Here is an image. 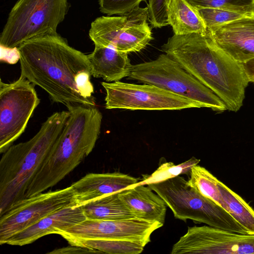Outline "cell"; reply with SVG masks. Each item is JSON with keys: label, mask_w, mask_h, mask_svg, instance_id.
Masks as SVG:
<instances>
[{"label": "cell", "mask_w": 254, "mask_h": 254, "mask_svg": "<svg viewBox=\"0 0 254 254\" xmlns=\"http://www.w3.org/2000/svg\"><path fill=\"white\" fill-rule=\"evenodd\" d=\"M17 49L20 75L44 89L53 102L66 108L95 106L87 55L70 46L59 34L35 37Z\"/></svg>", "instance_id": "6da1fadb"}, {"label": "cell", "mask_w": 254, "mask_h": 254, "mask_svg": "<svg viewBox=\"0 0 254 254\" xmlns=\"http://www.w3.org/2000/svg\"><path fill=\"white\" fill-rule=\"evenodd\" d=\"M162 51L214 93L227 110L238 111L243 105L249 80L241 63L205 34L174 35Z\"/></svg>", "instance_id": "7a4b0ae2"}, {"label": "cell", "mask_w": 254, "mask_h": 254, "mask_svg": "<svg viewBox=\"0 0 254 254\" xmlns=\"http://www.w3.org/2000/svg\"><path fill=\"white\" fill-rule=\"evenodd\" d=\"M68 118L42 166L28 186L25 198L54 187L72 171L94 149L102 115L95 106L67 108Z\"/></svg>", "instance_id": "3957f363"}, {"label": "cell", "mask_w": 254, "mask_h": 254, "mask_svg": "<svg viewBox=\"0 0 254 254\" xmlns=\"http://www.w3.org/2000/svg\"><path fill=\"white\" fill-rule=\"evenodd\" d=\"M69 115L54 113L31 139L10 146L0 161V215L25 198L28 186L37 174L62 132Z\"/></svg>", "instance_id": "277c9868"}, {"label": "cell", "mask_w": 254, "mask_h": 254, "mask_svg": "<svg viewBox=\"0 0 254 254\" xmlns=\"http://www.w3.org/2000/svg\"><path fill=\"white\" fill-rule=\"evenodd\" d=\"M147 186L164 200L176 219L185 222L191 220L232 232L247 234L221 206L189 185L183 177L178 176Z\"/></svg>", "instance_id": "5b68a950"}, {"label": "cell", "mask_w": 254, "mask_h": 254, "mask_svg": "<svg viewBox=\"0 0 254 254\" xmlns=\"http://www.w3.org/2000/svg\"><path fill=\"white\" fill-rule=\"evenodd\" d=\"M68 7V0H18L0 34V47L14 49L35 37L57 33Z\"/></svg>", "instance_id": "8992f818"}, {"label": "cell", "mask_w": 254, "mask_h": 254, "mask_svg": "<svg viewBox=\"0 0 254 254\" xmlns=\"http://www.w3.org/2000/svg\"><path fill=\"white\" fill-rule=\"evenodd\" d=\"M128 77L190 99L202 108L218 112L227 110L220 98L165 53L153 61L132 65Z\"/></svg>", "instance_id": "52a82bcc"}, {"label": "cell", "mask_w": 254, "mask_h": 254, "mask_svg": "<svg viewBox=\"0 0 254 254\" xmlns=\"http://www.w3.org/2000/svg\"><path fill=\"white\" fill-rule=\"evenodd\" d=\"M147 7L139 6L119 16H101L91 24L90 39L95 45L129 53L139 52L153 39L147 22Z\"/></svg>", "instance_id": "ba28073f"}, {"label": "cell", "mask_w": 254, "mask_h": 254, "mask_svg": "<svg viewBox=\"0 0 254 254\" xmlns=\"http://www.w3.org/2000/svg\"><path fill=\"white\" fill-rule=\"evenodd\" d=\"M105 108L130 110H180L202 108L200 104L154 85L102 82Z\"/></svg>", "instance_id": "9c48e42d"}, {"label": "cell", "mask_w": 254, "mask_h": 254, "mask_svg": "<svg viewBox=\"0 0 254 254\" xmlns=\"http://www.w3.org/2000/svg\"><path fill=\"white\" fill-rule=\"evenodd\" d=\"M35 85L20 75L10 83L0 81V153H4L24 132L40 103Z\"/></svg>", "instance_id": "30bf717a"}, {"label": "cell", "mask_w": 254, "mask_h": 254, "mask_svg": "<svg viewBox=\"0 0 254 254\" xmlns=\"http://www.w3.org/2000/svg\"><path fill=\"white\" fill-rule=\"evenodd\" d=\"M75 206L71 186L42 192L15 202L0 215V244L47 216L66 207Z\"/></svg>", "instance_id": "8fae6325"}, {"label": "cell", "mask_w": 254, "mask_h": 254, "mask_svg": "<svg viewBox=\"0 0 254 254\" xmlns=\"http://www.w3.org/2000/svg\"><path fill=\"white\" fill-rule=\"evenodd\" d=\"M171 254H254V235L209 226L188 227L173 246Z\"/></svg>", "instance_id": "7c38bea8"}, {"label": "cell", "mask_w": 254, "mask_h": 254, "mask_svg": "<svg viewBox=\"0 0 254 254\" xmlns=\"http://www.w3.org/2000/svg\"><path fill=\"white\" fill-rule=\"evenodd\" d=\"M157 222L137 218L124 220H97L86 218L72 227L60 230L57 234L69 239H113L150 242L152 233L163 226Z\"/></svg>", "instance_id": "4fadbf2b"}, {"label": "cell", "mask_w": 254, "mask_h": 254, "mask_svg": "<svg viewBox=\"0 0 254 254\" xmlns=\"http://www.w3.org/2000/svg\"><path fill=\"white\" fill-rule=\"evenodd\" d=\"M215 43L237 62L254 58V17L246 16L207 29Z\"/></svg>", "instance_id": "5bb4252c"}, {"label": "cell", "mask_w": 254, "mask_h": 254, "mask_svg": "<svg viewBox=\"0 0 254 254\" xmlns=\"http://www.w3.org/2000/svg\"><path fill=\"white\" fill-rule=\"evenodd\" d=\"M139 182L138 178L120 172L89 173L71 184L75 206L119 192Z\"/></svg>", "instance_id": "9a60e30c"}, {"label": "cell", "mask_w": 254, "mask_h": 254, "mask_svg": "<svg viewBox=\"0 0 254 254\" xmlns=\"http://www.w3.org/2000/svg\"><path fill=\"white\" fill-rule=\"evenodd\" d=\"M86 219L80 206H70L57 211L10 237L5 244L22 246L39 239L80 223Z\"/></svg>", "instance_id": "2e32d148"}, {"label": "cell", "mask_w": 254, "mask_h": 254, "mask_svg": "<svg viewBox=\"0 0 254 254\" xmlns=\"http://www.w3.org/2000/svg\"><path fill=\"white\" fill-rule=\"evenodd\" d=\"M145 186H130L119 191V197L136 218L164 225L167 205L158 194Z\"/></svg>", "instance_id": "e0dca14e"}, {"label": "cell", "mask_w": 254, "mask_h": 254, "mask_svg": "<svg viewBox=\"0 0 254 254\" xmlns=\"http://www.w3.org/2000/svg\"><path fill=\"white\" fill-rule=\"evenodd\" d=\"M87 57L91 75L108 82L119 81L128 77L131 71L132 65L128 53L111 47L95 45L93 51Z\"/></svg>", "instance_id": "ac0fdd59"}, {"label": "cell", "mask_w": 254, "mask_h": 254, "mask_svg": "<svg viewBox=\"0 0 254 254\" xmlns=\"http://www.w3.org/2000/svg\"><path fill=\"white\" fill-rule=\"evenodd\" d=\"M167 20L176 35L207 32L197 10L186 0H170L167 7Z\"/></svg>", "instance_id": "d6986e66"}, {"label": "cell", "mask_w": 254, "mask_h": 254, "mask_svg": "<svg viewBox=\"0 0 254 254\" xmlns=\"http://www.w3.org/2000/svg\"><path fill=\"white\" fill-rule=\"evenodd\" d=\"M80 207L87 219L124 220L136 218L120 199L119 192L101 196Z\"/></svg>", "instance_id": "ffe728a7"}, {"label": "cell", "mask_w": 254, "mask_h": 254, "mask_svg": "<svg viewBox=\"0 0 254 254\" xmlns=\"http://www.w3.org/2000/svg\"><path fill=\"white\" fill-rule=\"evenodd\" d=\"M218 186L223 201L222 207L245 229L247 234L254 235V210L219 180Z\"/></svg>", "instance_id": "44dd1931"}, {"label": "cell", "mask_w": 254, "mask_h": 254, "mask_svg": "<svg viewBox=\"0 0 254 254\" xmlns=\"http://www.w3.org/2000/svg\"><path fill=\"white\" fill-rule=\"evenodd\" d=\"M66 241L70 245L110 254H139L146 246L140 242L123 239H69Z\"/></svg>", "instance_id": "7402d4cb"}, {"label": "cell", "mask_w": 254, "mask_h": 254, "mask_svg": "<svg viewBox=\"0 0 254 254\" xmlns=\"http://www.w3.org/2000/svg\"><path fill=\"white\" fill-rule=\"evenodd\" d=\"M190 174L188 184L222 206L223 201L218 186L219 180L198 164L192 167Z\"/></svg>", "instance_id": "603a6c76"}, {"label": "cell", "mask_w": 254, "mask_h": 254, "mask_svg": "<svg viewBox=\"0 0 254 254\" xmlns=\"http://www.w3.org/2000/svg\"><path fill=\"white\" fill-rule=\"evenodd\" d=\"M199 159L192 157L189 160L179 164L174 165L172 162H166L160 166L151 175L144 176L143 179L135 185H147L150 184L160 182L181 175L190 173L194 166L197 165Z\"/></svg>", "instance_id": "cb8c5ba5"}, {"label": "cell", "mask_w": 254, "mask_h": 254, "mask_svg": "<svg viewBox=\"0 0 254 254\" xmlns=\"http://www.w3.org/2000/svg\"><path fill=\"white\" fill-rule=\"evenodd\" d=\"M196 9L217 8L252 16L253 0H186Z\"/></svg>", "instance_id": "d4e9b609"}, {"label": "cell", "mask_w": 254, "mask_h": 254, "mask_svg": "<svg viewBox=\"0 0 254 254\" xmlns=\"http://www.w3.org/2000/svg\"><path fill=\"white\" fill-rule=\"evenodd\" d=\"M197 10L207 29L220 26L247 16L238 12L217 8L207 7Z\"/></svg>", "instance_id": "484cf974"}, {"label": "cell", "mask_w": 254, "mask_h": 254, "mask_svg": "<svg viewBox=\"0 0 254 254\" xmlns=\"http://www.w3.org/2000/svg\"><path fill=\"white\" fill-rule=\"evenodd\" d=\"M146 0H99L100 10L109 16L123 15L139 6Z\"/></svg>", "instance_id": "4316f807"}, {"label": "cell", "mask_w": 254, "mask_h": 254, "mask_svg": "<svg viewBox=\"0 0 254 254\" xmlns=\"http://www.w3.org/2000/svg\"><path fill=\"white\" fill-rule=\"evenodd\" d=\"M171 0H149L147 4L149 20L153 28H160L168 24L167 7Z\"/></svg>", "instance_id": "83f0119b"}, {"label": "cell", "mask_w": 254, "mask_h": 254, "mask_svg": "<svg viewBox=\"0 0 254 254\" xmlns=\"http://www.w3.org/2000/svg\"><path fill=\"white\" fill-rule=\"evenodd\" d=\"M101 253L99 251L82 247L78 246L70 245L69 246L55 249L48 252L49 254H91Z\"/></svg>", "instance_id": "f1b7e54d"}, {"label": "cell", "mask_w": 254, "mask_h": 254, "mask_svg": "<svg viewBox=\"0 0 254 254\" xmlns=\"http://www.w3.org/2000/svg\"><path fill=\"white\" fill-rule=\"evenodd\" d=\"M241 64L249 81L254 83V58Z\"/></svg>", "instance_id": "f546056e"}, {"label": "cell", "mask_w": 254, "mask_h": 254, "mask_svg": "<svg viewBox=\"0 0 254 254\" xmlns=\"http://www.w3.org/2000/svg\"><path fill=\"white\" fill-rule=\"evenodd\" d=\"M252 16L254 17V0H253V1Z\"/></svg>", "instance_id": "4dcf8cb0"}]
</instances>
